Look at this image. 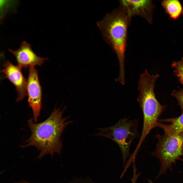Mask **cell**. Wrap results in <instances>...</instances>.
Instances as JSON below:
<instances>
[{
    "label": "cell",
    "mask_w": 183,
    "mask_h": 183,
    "mask_svg": "<svg viewBox=\"0 0 183 183\" xmlns=\"http://www.w3.org/2000/svg\"><path fill=\"white\" fill-rule=\"evenodd\" d=\"M66 108L55 107L48 118L39 123L33 119L29 120L31 134L21 147H35L40 151L37 157L39 159L48 154L52 156L55 153L60 154L62 147L61 135L66 127L73 122L68 117L63 116Z\"/></svg>",
    "instance_id": "1"
},
{
    "label": "cell",
    "mask_w": 183,
    "mask_h": 183,
    "mask_svg": "<svg viewBox=\"0 0 183 183\" xmlns=\"http://www.w3.org/2000/svg\"><path fill=\"white\" fill-rule=\"evenodd\" d=\"M131 18L123 9L119 7L106 14L97 25L103 38L117 55L119 63V81L125 80V61L128 35V28Z\"/></svg>",
    "instance_id": "2"
},
{
    "label": "cell",
    "mask_w": 183,
    "mask_h": 183,
    "mask_svg": "<svg viewBox=\"0 0 183 183\" xmlns=\"http://www.w3.org/2000/svg\"><path fill=\"white\" fill-rule=\"evenodd\" d=\"M156 80V77L149 75L142 76L139 80V94L137 100L142 109L143 120L141 135L136 147L138 149L151 130L157 127L158 118L165 107L155 96L154 89Z\"/></svg>",
    "instance_id": "3"
},
{
    "label": "cell",
    "mask_w": 183,
    "mask_h": 183,
    "mask_svg": "<svg viewBox=\"0 0 183 183\" xmlns=\"http://www.w3.org/2000/svg\"><path fill=\"white\" fill-rule=\"evenodd\" d=\"M138 123L136 119L122 118L112 126L98 129L99 131L95 134L109 139L117 144L121 152L124 166L127 158L131 156L129 149L132 143L139 136Z\"/></svg>",
    "instance_id": "4"
},
{
    "label": "cell",
    "mask_w": 183,
    "mask_h": 183,
    "mask_svg": "<svg viewBox=\"0 0 183 183\" xmlns=\"http://www.w3.org/2000/svg\"><path fill=\"white\" fill-rule=\"evenodd\" d=\"M158 140L155 150L151 155L158 158L161 163L159 175L171 169L172 163L183 155V132L173 136L158 134Z\"/></svg>",
    "instance_id": "5"
},
{
    "label": "cell",
    "mask_w": 183,
    "mask_h": 183,
    "mask_svg": "<svg viewBox=\"0 0 183 183\" xmlns=\"http://www.w3.org/2000/svg\"><path fill=\"white\" fill-rule=\"evenodd\" d=\"M27 92L29 105L32 111L34 121L36 123L41 110L42 93L38 71L34 66L29 68Z\"/></svg>",
    "instance_id": "6"
},
{
    "label": "cell",
    "mask_w": 183,
    "mask_h": 183,
    "mask_svg": "<svg viewBox=\"0 0 183 183\" xmlns=\"http://www.w3.org/2000/svg\"><path fill=\"white\" fill-rule=\"evenodd\" d=\"M120 6L131 18L134 16H140L149 23L153 22L152 15L155 5L150 0L119 1Z\"/></svg>",
    "instance_id": "7"
},
{
    "label": "cell",
    "mask_w": 183,
    "mask_h": 183,
    "mask_svg": "<svg viewBox=\"0 0 183 183\" xmlns=\"http://www.w3.org/2000/svg\"><path fill=\"white\" fill-rule=\"evenodd\" d=\"M3 66L1 72L4 75V78L8 79L15 87L18 93L17 101H22L27 96V80L22 72L21 69L9 61L5 62Z\"/></svg>",
    "instance_id": "8"
},
{
    "label": "cell",
    "mask_w": 183,
    "mask_h": 183,
    "mask_svg": "<svg viewBox=\"0 0 183 183\" xmlns=\"http://www.w3.org/2000/svg\"><path fill=\"white\" fill-rule=\"evenodd\" d=\"M15 56L19 66L21 69L27 68L31 66H41L48 59L38 56L34 52L31 45L24 41L20 47L16 50L8 49Z\"/></svg>",
    "instance_id": "9"
},
{
    "label": "cell",
    "mask_w": 183,
    "mask_h": 183,
    "mask_svg": "<svg viewBox=\"0 0 183 183\" xmlns=\"http://www.w3.org/2000/svg\"><path fill=\"white\" fill-rule=\"evenodd\" d=\"M159 120L170 123L166 125L159 122L158 123L157 127L163 129L165 134L173 136L183 132V111L181 115L178 117Z\"/></svg>",
    "instance_id": "10"
},
{
    "label": "cell",
    "mask_w": 183,
    "mask_h": 183,
    "mask_svg": "<svg viewBox=\"0 0 183 183\" xmlns=\"http://www.w3.org/2000/svg\"><path fill=\"white\" fill-rule=\"evenodd\" d=\"M161 4L166 13L171 18L176 20L183 14V7L179 1L163 0Z\"/></svg>",
    "instance_id": "11"
},
{
    "label": "cell",
    "mask_w": 183,
    "mask_h": 183,
    "mask_svg": "<svg viewBox=\"0 0 183 183\" xmlns=\"http://www.w3.org/2000/svg\"><path fill=\"white\" fill-rule=\"evenodd\" d=\"M171 67L174 73L183 85V56L180 60L173 61Z\"/></svg>",
    "instance_id": "12"
},
{
    "label": "cell",
    "mask_w": 183,
    "mask_h": 183,
    "mask_svg": "<svg viewBox=\"0 0 183 183\" xmlns=\"http://www.w3.org/2000/svg\"><path fill=\"white\" fill-rule=\"evenodd\" d=\"M171 95L176 99L183 111V89H181L178 90H173Z\"/></svg>",
    "instance_id": "13"
},
{
    "label": "cell",
    "mask_w": 183,
    "mask_h": 183,
    "mask_svg": "<svg viewBox=\"0 0 183 183\" xmlns=\"http://www.w3.org/2000/svg\"><path fill=\"white\" fill-rule=\"evenodd\" d=\"M133 174L132 178L130 179L131 181V183H136L137 180L139 176L140 175V173H137V171L134 170L133 171Z\"/></svg>",
    "instance_id": "14"
},
{
    "label": "cell",
    "mask_w": 183,
    "mask_h": 183,
    "mask_svg": "<svg viewBox=\"0 0 183 183\" xmlns=\"http://www.w3.org/2000/svg\"><path fill=\"white\" fill-rule=\"evenodd\" d=\"M15 183H31L29 182L25 181H23L19 182H17Z\"/></svg>",
    "instance_id": "15"
},
{
    "label": "cell",
    "mask_w": 183,
    "mask_h": 183,
    "mask_svg": "<svg viewBox=\"0 0 183 183\" xmlns=\"http://www.w3.org/2000/svg\"><path fill=\"white\" fill-rule=\"evenodd\" d=\"M182 160L183 161V160Z\"/></svg>",
    "instance_id": "16"
}]
</instances>
